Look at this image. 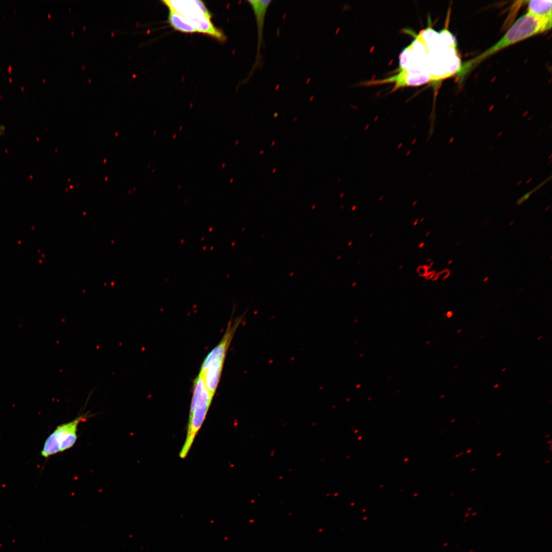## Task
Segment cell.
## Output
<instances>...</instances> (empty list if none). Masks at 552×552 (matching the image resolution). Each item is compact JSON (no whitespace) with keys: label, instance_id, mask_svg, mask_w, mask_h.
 I'll return each instance as SVG.
<instances>
[{"label":"cell","instance_id":"obj_1","mask_svg":"<svg viewBox=\"0 0 552 552\" xmlns=\"http://www.w3.org/2000/svg\"><path fill=\"white\" fill-rule=\"evenodd\" d=\"M551 28V18L527 13L519 19L505 35L493 46L461 65L458 75L462 79L482 61L505 48Z\"/></svg>","mask_w":552,"mask_h":552},{"label":"cell","instance_id":"obj_2","mask_svg":"<svg viewBox=\"0 0 552 552\" xmlns=\"http://www.w3.org/2000/svg\"><path fill=\"white\" fill-rule=\"evenodd\" d=\"M245 314L234 321L231 320L226 332L217 346L206 357L200 367L199 374L205 386L214 397L221 381L226 357L234 334L244 320Z\"/></svg>","mask_w":552,"mask_h":552},{"label":"cell","instance_id":"obj_3","mask_svg":"<svg viewBox=\"0 0 552 552\" xmlns=\"http://www.w3.org/2000/svg\"><path fill=\"white\" fill-rule=\"evenodd\" d=\"M213 398L203 379L198 374L193 382L188 433L185 443L180 453L181 458H185L188 454L194 438L205 420Z\"/></svg>","mask_w":552,"mask_h":552},{"label":"cell","instance_id":"obj_4","mask_svg":"<svg viewBox=\"0 0 552 552\" xmlns=\"http://www.w3.org/2000/svg\"><path fill=\"white\" fill-rule=\"evenodd\" d=\"M253 11L257 26V49L256 59L249 77L246 82H248L252 77L257 68L262 66L263 57L261 49L264 45V27L267 10L272 3L271 0H254L248 1Z\"/></svg>","mask_w":552,"mask_h":552},{"label":"cell","instance_id":"obj_5","mask_svg":"<svg viewBox=\"0 0 552 552\" xmlns=\"http://www.w3.org/2000/svg\"><path fill=\"white\" fill-rule=\"evenodd\" d=\"M88 413L83 414L71 422L58 426L52 433L59 446L60 452L72 448L78 440L79 425L90 417Z\"/></svg>","mask_w":552,"mask_h":552},{"label":"cell","instance_id":"obj_6","mask_svg":"<svg viewBox=\"0 0 552 552\" xmlns=\"http://www.w3.org/2000/svg\"><path fill=\"white\" fill-rule=\"evenodd\" d=\"M432 81L431 78L425 74H409L402 71L397 75L385 80L370 82L369 85L395 83L394 90L403 87L420 86Z\"/></svg>","mask_w":552,"mask_h":552},{"label":"cell","instance_id":"obj_7","mask_svg":"<svg viewBox=\"0 0 552 552\" xmlns=\"http://www.w3.org/2000/svg\"><path fill=\"white\" fill-rule=\"evenodd\" d=\"M528 3V13L539 17L551 18V1L532 0Z\"/></svg>","mask_w":552,"mask_h":552},{"label":"cell","instance_id":"obj_8","mask_svg":"<svg viewBox=\"0 0 552 552\" xmlns=\"http://www.w3.org/2000/svg\"><path fill=\"white\" fill-rule=\"evenodd\" d=\"M168 23L175 30L186 33H197L194 27L183 16L169 11Z\"/></svg>","mask_w":552,"mask_h":552},{"label":"cell","instance_id":"obj_9","mask_svg":"<svg viewBox=\"0 0 552 552\" xmlns=\"http://www.w3.org/2000/svg\"><path fill=\"white\" fill-rule=\"evenodd\" d=\"M549 181V180H548V179H546V180H545V181H544V182H543L542 183H541V184H539V185H538V186H537V187H536V188H534V189L533 190H532V191H530V192H528L527 193H526V194H525V195H524V196H522V197L521 198H520V199H519V200H518V201H517V204H518V205H521V204H522V203H523V202H525V201L526 200H527V199H528V198H529L530 197V196H531V194H532V193H533V192H535V191H537V190H538L539 189H540V188H541V187H542V186H543V185H544V184H545V183H546L547 182V181Z\"/></svg>","mask_w":552,"mask_h":552},{"label":"cell","instance_id":"obj_10","mask_svg":"<svg viewBox=\"0 0 552 552\" xmlns=\"http://www.w3.org/2000/svg\"><path fill=\"white\" fill-rule=\"evenodd\" d=\"M429 269L430 268L428 265H422L418 268L417 271L421 277H425Z\"/></svg>","mask_w":552,"mask_h":552},{"label":"cell","instance_id":"obj_11","mask_svg":"<svg viewBox=\"0 0 552 552\" xmlns=\"http://www.w3.org/2000/svg\"><path fill=\"white\" fill-rule=\"evenodd\" d=\"M434 275H435L434 271H432L428 272L427 273V274L426 275L425 278H426V280H429L432 279L434 277Z\"/></svg>","mask_w":552,"mask_h":552},{"label":"cell","instance_id":"obj_12","mask_svg":"<svg viewBox=\"0 0 552 552\" xmlns=\"http://www.w3.org/2000/svg\"><path fill=\"white\" fill-rule=\"evenodd\" d=\"M425 244H425V242L421 243L419 246V248L420 249L423 248L425 246Z\"/></svg>","mask_w":552,"mask_h":552},{"label":"cell","instance_id":"obj_13","mask_svg":"<svg viewBox=\"0 0 552 552\" xmlns=\"http://www.w3.org/2000/svg\"><path fill=\"white\" fill-rule=\"evenodd\" d=\"M452 315H453V313H452V312H449L447 314V316L448 318H451L452 316Z\"/></svg>","mask_w":552,"mask_h":552},{"label":"cell","instance_id":"obj_14","mask_svg":"<svg viewBox=\"0 0 552 552\" xmlns=\"http://www.w3.org/2000/svg\"><path fill=\"white\" fill-rule=\"evenodd\" d=\"M419 223V219L417 220L415 223H413V226H417Z\"/></svg>","mask_w":552,"mask_h":552},{"label":"cell","instance_id":"obj_15","mask_svg":"<svg viewBox=\"0 0 552 552\" xmlns=\"http://www.w3.org/2000/svg\"><path fill=\"white\" fill-rule=\"evenodd\" d=\"M472 450H468V451H467L466 452V453H467V454H469V453H470L471 452H472Z\"/></svg>","mask_w":552,"mask_h":552},{"label":"cell","instance_id":"obj_16","mask_svg":"<svg viewBox=\"0 0 552 552\" xmlns=\"http://www.w3.org/2000/svg\"><path fill=\"white\" fill-rule=\"evenodd\" d=\"M373 235H374V233H371L370 234V235H369V237H370V238H371V237H372V236H373Z\"/></svg>","mask_w":552,"mask_h":552},{"label":"cell","instance_id":"obj_17","mask_svg":"<svg viewBox=\"0 0 552 552\" xmlns=\"http://www.w3.org/2000/svg\"><path fill=\"white\" fill-rule=\"evenodd\" d=\"M501 455H502V453H498V454H497L496 455V456H497V457H499V456H501Z\"/></svg>","mask_w":552,"mask_h":552},{"label":"cell","instance_id":"obj_18","mask_svg":"<svg viewBox=\"0 0 552 552\" xmlns=\"http://www.w3.org/2000/svg\"><path fill=\"white\" fill-rule=\"evenodd\" d=\"M430 234V232H428L427 233V234H426V236H429V235Z\"/></svg>","mask_w":552,"mask_h":552},{"label":"cell","instance_id":"obj_19","mask_svg":"<svg viewBox=\"0 0 552 552\" xmlns=\"http://www.w3.org/2000/svg\"><path fill=\"white\" fill-rule=\"evenodd\" d=\"M403 264H402L399 266V268L400 269L403 267Z\"/></svg>","mask_w":552,"mask_h":552},{"label":"cell","instance_id":"obj_20","mask_svg":"<svg viewBox=\"0 0 552 552\" xmlns=\"http://www.w3.org/2000/svg\"><path fill=\"white\" fill-rule=\"evenodd\" d=\"M475 468H474L471 469L470 471L472 472V471H475Z\"/></svg>","mask_w":552,"mask_h":552},{"label":"cell","instance_id":"obj_21","mask_svg":"<svg viewBox=\"0 0 552 552\" xmlns=\"http://www.w3.org/2000/svg\"><path fill=\"white\" fill-rule=\"evenodd\" d=\"M463 454H464V453L462 452L460 454H459V455L461 456L463 455Z\"/></svg>","mask_w":552,"mask_h":552},{"label":"cell","instance_id":"obj_22","mask_svg":"<svg viewBox=\"0 0 552 552\" xmlns=\"http://www.w3.org/2000/svg\"><path fill=\"white\" fill-rule=\"evenodd\" d=\"M499 384H497V385H496V386H495V388H497L498 387H499Z\"/></svg>","mask_w":552,"mask_h":552},{"label":"cell","instance_id":"obj_23","mask_svg":"<svg viewBox=\"0 0 552 552\" xmlns=\"http://www.w3.org/2000/svg\"><path fill=\"white\" fill-rule=\"evenodd\" d=\"M549 462H550V461H549V460L546 461L545 462V463L547 464V463H548Z\"/></svg>","mask_w":552,"mask_h":552},{"label":"cell","instance_id":"obj_24","mask_svg":"<svg viewBox=\"0 0 552 552\" xmlns=\"http://www.w3.org/2000/svg\"><path fill=\"white\" fill-rule=\"evenodd\" d=\"M424 220H425V218H423L422 220H421V223L423 222Z\"/></svg>","mask_w":552,"mask_h":552},{"label":"cell","instance_id":"obj_25","mask_svg":"<svg viewBox=\"0 0 552 552\" xmlns=\"http://www.w3.org/2000/svg\"><path fill=\"white\" fill-rule=\"evenodd\" d=\"M549 436H550V435H547L545 437V438H547V437H548Z\"/></svg>","mask_w":552,"mask_h":552},{"label":"cell","instance_id":"obj_26","mask_svg":"<svg viewBox=\"0 0 552 552\" xmlns=\"http://www.w3.org/2000/svg\"><path fill=\"white\" fill-rule=\"evenodd\" d=\"M460 456L459 455V454H458L457 455H456V456H455V457H459Z\"/></svg>","mask_w":552,"mask_h":552},{"label":"cell","instance_id":"obj_27","mask_svg":"<svg viewBox=\"0 0 552 552\" xmlns=\"http://www.w3.org/2000/svg\"><path fill=\"white\" fill-rule=\"evenodd\" d=\"M551 443V440H550V441H549L548 442H547V443H548V444H549V443Z\"/></svg>","mask_w":552,"mask_h":552},{"label":"cell","instance_id":"obj_28","mask_svg":"<svg viewBox=\"0 0 552 552\" xmlns=\"http://www.w3.org/2000/svg\"><path fill=\"white\" fill-rule=\"evenodd\" d=\"M455 421H456V420H453V421L452 422V423H454V422H455Z\"/></svg>","mask_w":552,"mask_h":552},{"label":"cell","instance_id":"obj_29","mask_svg":"<svg viewBox=\"0 0 552 552\" xmlns=\"http://www.w3.org/2000/svg\"><path fill=\"white\" fill-rule=\"evenodd\" d=\"M505 370H506V369L503 370L502 371H504Z\"/></svg>","mask_w":552,"mask_h":552}]
</instances>
